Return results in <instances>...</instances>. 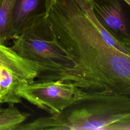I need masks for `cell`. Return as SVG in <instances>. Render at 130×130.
<instances>
[{"label":"cell","instance_id":"1","mask_svg":"<svg viewBox=\"0 0 130 130\" xmlns=\"http://www.w3.org/2000/svg\"><path fill=\"white\" fill-rule=\"evenodd\" d=\"M46 22L50 39L71 63L50 80L90 94H130V57L105 41L76 0H51Z\"/></svg>","mask_w":130,"mask_h":130},{"label":"cell","instance_id":"2","mask_svg":"<svg viewBox=\"0 0 130 130\" xmlns=\"http://www.w3.org/2000/svg\"><path fill=\"white\" fill-rule=\"evenodd\" d=\"M129 95L95 94L79 102V106L59 115L37 118L22 125L24 130H106L130 118Z\"/></svg>","mask_w":130,"mask_h":130},{"label":"cell","instance_id":"9","mask_svg":"<svg viewBox=\"0 0 130 130\" xmlns=\"http://www.w3.org/2000/svg\"><path fill=\"white\" fill-rule=\"evenodd\" d=\"M15 1L11 0L0 5V43L2 44H5L9 40L12 11Z\"/></svg>","mask_w":130,"mask_h":130},{"label":"cell","instance_id":"5","mask_svg":"<svg viewBox=\"0 0 130 130\" xmlns=\"http://www.w3.org/2000/svg\"><path fill=\"white\" fill-rule=\"evenodd\" d=\"M51 0H15L11 15L9 40L31 28L46 16Z\"/></svg>","mask_w":130,"mask_h":130},{"label":"cell","instance_id":"7","mask_svg":"<svg viewBox=\"0 0 130 130\" xmlns=\"http://www.w3.org/2000/svg\"><path fill=\"white\" fill-rule=\"evenodd\" d=\"M22 83L7 68L0 65V105H15L21 102L16 89Z\"/></svg>","mask_w":130,"mask_h":130},{"label":"cell","instance_id":"3","mask_svg":"<svg viewBox=\"0 0 130 130\" xmlns=\"http://www.w3.org/2000/svg\"><path fill=\"white\" fill-rule=\"evenodd\" d=\"M16 94L50 115L62 114L68 107L87 98L88 93L72 83L61 79L39 80L22 82Z\"/></svg>","mask_w":130,"mask_h":130},{"label":"cell","instance_id":"12","mask_svg":"<svg viewBox=\"0 0 130 130\" xmlns=\"http://www.w3.org/2000/svg\"><path fill=\"white\" fill-rule=\"evenodd\" d=\"M128 5L130 6V0H124Z\"/></svg>","mask_w":130,"mask_h":130},{"label":"cell","instance_id":"10","mask_svg":"<svg viewBox=\"0 0 130 130\" xmlns=\"http://www.w3.org/2000/svg\"><path fill=\"white\" fill-rule=\"evenodd\" d=\"M106 130H130V118L111 125Z\"/></svg>","mask_w":130,"mask_h":130},{"label":"cell","instance_id":"6","mask_svg":"<svg viewBox=\"0 0 130 130\" xmlns=\"http://www.w3.org/2000/svg\"><path fill=\"white\" fill-rule=\"evenodd\" d=\"M91 1L95 13L98 14L105 25L122 35H129L121 6L117 0H111L106 4Z\"/></svg>","mask_w":130,"mask_h":130},{"label":"cell","instance_id":"4","mask_svg":"<svg viewBox=\"0 0 130 130\" xmlns=\"http://www.w3.org/2000/svg\"><path fill=\"white\" fill-rule=\"evenodd\" d=\"M45 17L13 39L11 46L22 57L47 68V72L39 77V80H48L71 66L68 57L54 42L41 36Z\"/></svg>","mask_w":130,"mask_h":130},{"label":"cell","instance_id":"11","mask_svg":"<svg viewBox=\"0 0 130 130\" xmlns=\"http://www.w3.org/2000/svg\"><path fill=\"white\" fill-rule=\"evenodd\" d=\"M10 0H0V5H3L6 4L8 1H9Z\"/></svg>","mask_w":130,"mask_h":130},{"label":"cell","instance_id":"8","mask_svg":"<svg viewBox=\"0 0 130 130\" xmlns=\"http://www.w3.org/2000/svg\"><path fill=\"white\" fill-rule=\"evenodd\" d=\"M0 105V130H17L30 116L21 112L14 105L3 107Z\"/></svg>","mask_w":130,"mask_h":130}]
</instances>
